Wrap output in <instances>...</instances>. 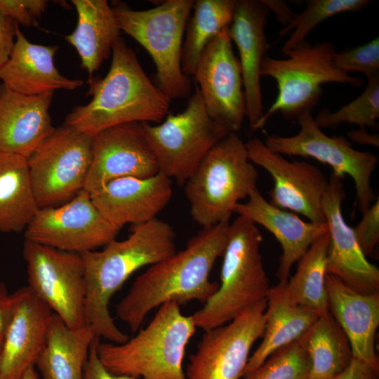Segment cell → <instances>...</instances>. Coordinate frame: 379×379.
<instances>
[{
  "label": "cell",
  "instance_id": "15",
  "mask_svg": "<svg viewBox=\"0 0 379 379\" xmlns=\"http://www.w3.org/2000/svg\"><path fill=\"white\" fill-rule=\"evenodd\" d=\"M228 27L204 50L194 70L196 84L208 115L228 132L237 133L246 117L241 70Z\"/></svg>",
  "mask_w": 379,
  "mask_h": 379
},
{
  "label": "cell",
  "instance_id": "36",
  "mask_svg": "<svg viewBox=\"0 0 379 379\" xmlns=\"http://www.w3.org/2000/svg\"><path fill=\"white\" fill-rule=\"evenodd\" d=\"M334 63L338 69L347 74L359 72L367 80L379 77V38L336 53Z\"/></svg>",
  "mask_w": 379,
  "mask_h": 379
},
{
  "label": "cell",
  "instance_id": "38",
  "mask_svg": "<svg viewBox=\"0 0 379 379\" xmlns=\"http://www.w3.org/2000/svg\"><path fill=\"white\" fill-rule=\"evenodd\" d=\"M363 214L359 222L352 227L356 239L366 256L370 255L379 240V199Z\"/></svg>",
  "mask_w": 379,
  "mask_h": 379
},
{
  "label": "cell",
  "instance_id": "29",
  "mask_svg": "<svg viewBox=\"0 0 379 379\" xmlns=\"http://www.w3.org/2000/svg\"><path fill=\"white\" fill-rule=\"evenodd\" d=\"M39 208L27 158L0 153V232L25 230Z\"/></svg>",
  "mask_w": 379,
  "mask_h": 379
},
{
  "label": "cell",
  "instance_id": "35",
  "mask_svg": "<svg viewBox=\"0 0 379 379\" xmlns=\"http://www.w3.org/2000/svg\"><path fill=\"white\" fill-rule=\"evenodd\" d=\"M310 361L297 340L272 354L244 379H308Z\"/></svg>",
  "mask_w": 379,
  "mask_h": 379
},
{
  "label": "cell",
  "instance_id": "44",
  "mask_svg": "<svg viewBox=\"0 0 379 379\" xmlns=\"http://www.w3.org/2000/svg\"><path fill=\"white\" fill-rule=\"evenodd\" d=\"M348 138L359 145H371L374 147L379 146L378 134H370L366 128L359 127L357 130H352L347 133Z\"/></svg>",
  "mask_w": 379,
  "mask_h": 379
},
{
  "label": "cell",
  "instance_id": "13",
  "mask_svg": "<svg viewBox=\"0 0 379 379\" xmlns=\"http://www.w3.org/2000/svg\"><path fill=\"white\" fill-rule=\"evenodd\" d=\"M119 230L83 190L62 205L39 208L25 230V240L81 254L105 246Z\"/></svg>",
  "mask_w": 379,
  "mask_h": 379
},
{
  "label": "cell",
  "instance_id": "45",
  "mask_svg": "<svg viewBox=\"0 0 379 379\" xmlns=\"http://www.w3.org/2000/svg\"><path fill=\"white\" fill-rule=\"evenodd\" d=\"M20 379H40V378L35 371L34 366H31L25 371Z\"/></svg>",
  "mask_w": 379,
  "mask_h": 379
},
{
  "label": "cell",
  "instance_id": "14",
  "mask_svg": "<svg viewBox=\"0 0 379 379\" xmlns=\"http://www.w3.org/2000/svg\"><path fill=\"white\" fill-rule=\"evenodd\" d=\"M266 300L244 310L230 322L204 331L190 357L186 379H240L255 341L262 336Z\"/></svg>",
  "mask_w": 379,
  "mask_h": 379
},
{
  "label": "cell",
  "instance_id": "48",
  "mask_svg": "<svg viewBox=\"0 0 379 379\" xmlns=\"http://www.w3.org/2000/svg\"><path fill=\"white\" fill-rule=\"evenodd\" d=\"M309 379V378H308Z\"/></svg>",
  "mask_w": 379,
  "mask_h": 379
},
{
  "label": "cell",
  "instance_id": "6",
  "mask_svg": "<svg viewBox=\"0 0 379 379\" xmlns=\"http://www.w3.org/2000/svg\"><path fill=\"white\" fill-rule=\"evenodd\" d=\"M258 178L246 143L229 133L184 185L192 219L202 227L230 222L236 205L257 189Z\"/></svg>",
  "mask_w": 379,
  "mask_h": 379
},
{
  "label": "cell",
  "instance_id": "10",
  "mask_svg": "<svg viewBox=\"0 0 379 379\" xmlns=\"http://www.w3.org/2000/svg\"><path fill=\"white\" fill-rule=\"evenodd\" d=\"M92 135L63 124L27 157L39 208L62 205L84 189L92 161Z\"/></svg>",
  "mask_w": 379,
  "mask_h": 379
},
{
  "label": "cell",
  "instance_id": "9",
  "mask_svg": "<svg viewBox=\"0 0 379 379\" xmlns=\"http://www.w3.org/2000/svg\"><path fill=\"white\" fill-rule=\"evenodd\" d=\"M159 173L184 185L208 152L230 132L208 115L197 84L181 113L159 125L141 123Z\"/></svg>",
  "mask_w": 379,
  "mask_h": 379
},
{
  "label": "cell",
  "instance_id": "41",
  "mask_svg": "<svg viewBox=\"0 0 379 379\" xmlns=\"http://www.w3.org/2000/svg\"><path fill=\"white\" fill-rule=\"evenodd\" d=\"M379 371L353 358L349 365L331 379H378Z\"/></svg>",
  "mask_w": 379,
  "mask_h": 379
},
{
  "label": "cell",
  "instance_id": "2",
  "mask_svg": "<svg viewBox=\"0 0 379 379\" xmlns=\"http://www.w3.org/2000/svg\"><path fill=\"white\" fill-rule=\"evenodd\" d=\"M175 238L173 228L157 218L135 225L124 240L115 239L101 251L81 254L85 267L86 323L96 337L116 344L128 340L111 316L110 300L135 272L175 253Z\"/></svg>",
  "mask_w": 379,
  "mask_h": 379
},
{
  "label": "cell",
  "instance_id": "47",
  "mask_svg": "<svg viewBox=\"0 0 379 379\" xmlns=\"http://www.w3.org/2000/svg\"><path fill=\"white\" fill-rule=\"evenodd\" d=\"M0 379H1V376H0Z\"/></svg>",
  "mask_w": 379,
  "mask_h": 379
},
{
  "label": "cell",
  "instance_id": "4",
  "mask_svg": "<svg viewBox=\"0 0 379 379\" xmlns=\"http://www.w3.org/2000/svg\"><path fill=\"white\" fill-rule=\"evenodd\" d=\"M192 315L167 301L144 328L121 344L97 343L102 365L112 374L142 379H186L182 363L186 347L196 332Z\"/></svg>",
  "mask_w": 379,
  "mask_h": 379
},
{
  "label": "cell",
  "instance_id": "43",
  "mask_svg": "<svg viewBox=\"0 0 379 379\" xmlns=\"http://www.w3.org/2000/svg\"><path fill=\"white\" fill-rule=\"evenodd\" d=\"M12 310V295L8 294L4 284L0 283V335L3 336L11 319Z\"/></svg>",
  "mask_w": 379,
  "mask_h": 379
},
{
  "label": "cell",
  "instance_id": "8",
  "mask_svg": "<svg viewBox=\"0 0 379 379\" xmlns=\"http://www.w3.org/2000/svg\"><path fill=\"white\" fill-rule=\"evenodd\" d=\"M194 4L193 0H167L144 11L133 10L119 1L111 4L120 30L133 38L152 58L157 86L171 100L192 94L191 79L182 71L181 52Z\"/></svg>",
  "mask_w": 379,
  "mask_h": 379
},
{
  "label": "cell",
  "instance_id": "25",
  "mask_svg": "<svg viewBox=\"0 0 379 379\" xmlns=\"http://www.w3.org/2000/svg\"><path fill=\"white\" fill-rule=\"evenodd\" d=\"M58 46L32 44L17 24L14 46L8 62L0 69V79L9 89L27 95L73 91L84 84L81 79L62 75L54 62Z\"/></svg>",
  "mask_w": 379,
  "mask_h": 379
},
{
  "label": "cell",
  "instance_id": "39",
  "mask_svg": "<svg viewBox=\"0 0 379 379\" xmlns=\"http://www.w3.org/2000/svg\"><path fill=\"white\" fill-rule=\"evenodd\" d=\"M99 338H95L89 350L84 369V379H136L126 375H117L110 373L100 361L96 346Z\"/></svg>",
  "mask_w": 379,
  "mask_h": 379
},
{
  "label": "cell",
  "instance_id": "31",
  "mask_svg": "<svg viewBox=\"0 0 379 379\" xmlns=\"http://www.w3.org/2000/svg\"><path fill=\"white\" fill-rule=\"evenodd\" d=\"M238 0H197L193 14L185 27L181 52V68L193 76L198 61L208 44L222 30L229 27Z\"/></svg>",
  "mask_w": 379,
  "mask_h": 379
},
{
  "label": "cell",
  "instance_id": "11",
  "mask_svg": "<svg viewBox=\"0 0 379 379\" xmlns=\"http://www.w3.org/2000/svg\"><path fill=\"white\" fill-rule=\"evenodd\" d=\"M299 132L292 136L268 135L264 143L274 152L282 155L312 157L330 166L333 173L349 175L354 182L357 206L366 212L376 200L371 177L378 157L373 153L359 151L343 136H328L316 124L312 112L297 118Z\"/></svg>",
  "mask_w": 379,
  "mask_h": 379
},
{
  "label": "cell",
  "instance_id": "30",
  "mask_svg": "<svg viewBox=\"0 0 379 379\" xmlns=\"http://www.w3.org/2000/svg\"><path fill=\"white\" fill-rule=\"evenodd\" d=\"M298 341L310 361L309 379H331L353 359L345 334L329 312L319 316Z\"/></svg>",
  "mask_w": 379,
  "mask_h": 379
},
{
  "label": "cell",
  "instance_id": "42",
  "mask_svg": "<svg viewBox=\"0 0 379 379\" xmlns=\"http://www.w3.org/2000/svg\"><path fill=\"white\" fill-rule=\"evenodd\" d=\"M270 11H272L277 19L284 25H288L294 19L295 14L287 3L280 0L260 1Z\"/></svg>",
  "mask_w": 379,
  "mask_h": 379
},
{
  "label": "cell",
  "instance_id": "18",
  "mask_svg": "<svg viewBox=\"0 0 379 379\" xmlns=\"http://www.w3.org/2000/svg\"><path fill=\"white\" fill-rule=\"evenodd\" d=\"M342 179L331 174L322 201L328 233L326 272L356 291L379 293V270L367 260L343 215L345 192Z\"/></svg>",
  "mask_w": 379,
  "mask_h": 379
},
{
  "label": "cell",
  "instance_id": "28",
  "mask_svg": "<svg viewBox=\"0 0 379 379\" xmlns=\"http://www.w3.org/2000/svg\"><path fill=\"white\" fill-rule=\"evenodd\" d=\"M95 338L88 324L70 328L53 313L35 363L43 379H84V366Z\"/></svg>",
  "mask_w": 379,
  "mask_h": 379
},
{
  "label": "cell",
  "instance_id": "32",
  "mask_svg": "<svg viewBox=\"0 0 379 379\" xmlns=\"http://www.w3.org/2000/svg\"><path fill=\"white\" fill-rule=\"evenodd\" d=\"M328 233L317 239L298 260L294 274L285 282V291L293 303L319 316L328 312L326 289Z\"/></svg>",
  "mask_w": 379,
  "mask_h": 379
},
{
  "label": "cell",
  "instance_id": "19",
  "mask_svg": "<svg viewBox=\"0 0 379 379\" xmlns=\"http://www.w3.org/2000/svg\"><path fill=\"white\" fill-rule=\"evenodd\" d=\"M11 295L12 314L0 352L1 379H20L28 368L34 366L53 316L28 286Z\"/></svg>",
  "mask_w": 379,
  "mask_h": 379
},
{
  "label": "cell",
  "instance_id": "26",
  "mask_svg": "<svg viewBox=\"0 0 379 379\" xmlns=\"http://www.w3.org/2000/svg\"><path fill=\"white\" fill-rule=\"evenodd\" d=\"M71 2L78 20L74 30L65 39L77 51L81 67L87 72L89 80L112 54L114 44L121 37V30L107 0Z\"/></svg>",
  "mask_w": 379,
  "mask_h": 379
},
{
  "label": "cell",
  "instance_id": "12",
  "mask_svg": "<svg viewBox=\"0 0 379 379\" xmlns=\"http://www.w3.org/2000/svg\"><path fill=\"white\" fill-rule=\"evenodd\" d=\"M28 286L70 328L86 323L85 267L81 254L25 240Z\"/></svg>",
  "mask_w": 379,
  "mask_h": 379
},
{
  "label": "cell",
  "instance_id": "24",
  "mask_svg": "<svg viewBox=\"0 0 379 379\" xmlns=\"http://www.w3.org/2000/svg\"><path fill=\"white\" fill-rule=\"evenodd\" d=\"M53 93L27 95L0 85V153L27 158L54 130Z\"/></svg>",
  "mask_w": 379,
  "mask_h": 379
},
{
  "label": "cell",
  "instance_id": "17",
  "mask_svg": "<svg viewBox=\"0 0 379 379\" xmlns=\"http://www.w3.org/2000/svg\"><path fill=\"white\" fill-rule=\"evenodd\" d=\"M158 173L141 123L120 124L93 136L91 165L84 190L91 193L115 179L149 178Z\"/></svg>",
  "mask_w": 379,
  "mask_h": 379
},
{
  "label": "cell",
  "instance_id": "27",
  "mask_svg": "<svg viewBox=\"0 0 379 379\" xmlns=\"http://www.w3.org/2000/svg\"><path fill=\"white\" fill-rule=\"evenodd\" d=\"M266 302L262 340L249 357L243 376L274 352L298 340L319 317L314 311L292 302L286 295L285 282L271 286Z\"/></svg>",
  "mask_w": 379,
  "mask_h": 379
},
{
  "label": "cell",
  "instance_id": "34",
  "mask_svg": "<svg viewBox=\"0 0 379 379\" xmlns=\"http://www.w3.org/2000/svg\"><path fill=\"white\" fill-rule=\"evenodd\" d=\"M367 81L361 94L337 111L331 112L328 109L320 111L314 118L316 124L321 129L334 128L343 123L378 128L379 77Z\"/></svg>",
  "mask_w": 379,
  "mask_h": 379
},
{
  "label": "cell",
  "instance_id": "22",
  "mask_svg": "<svg viewBox=\"0 0 379 379\" xmlns=\"http://www.w3.org/2000/svg\"><path fill=\"white\" fill-rule=\"evenodd\" d=\"M234 213L262 225L279 243L282 253L276 273L279 282L288 281L293 265L313 242L328 232L326 222L304 221L295 213L271 204L258 188L251 192L246 202L236 205Z\"/></svg>",
  "mask_w": 379,
  "mask_h": 379
},
{
  "label": "cell",
  "instance_id": "23",
  "mask_svg": "<svg viewBox=\"0 0 379 379\" xmlns=\"http://www.w3.org/2000/svg\"><path fill=\"white\" fill-rule=\"evenodd\" d=\"M326 289L328 312L345 334L353 358L379 371L375 347L379 293H359L328 274Z\"/></svg>",
  "mask_w": 379,
  "mask_h": 379
},
{
  "label": "cell",
  "instance_id": "33",
  "mask_svg": "<svg viewBox=\"0 0 379 379\" xmlns=\"http://www.w3.org/2000/svg\"><path fill=\"white\" fill-rule=\"evenodd\" d=\"M368 0H309L306 8L278 33L280 36L291 34L284 43L281 53L306 40L307 36L326 19L345 12H357L366 8Z\"/></svg>",
  "mask_w": 379,
  "mask_h": 379
},
{
  "label": "cell",
  "instance_id": "5",
  "mask_svg": "<svg viewBox=\"0 0 379 379\" xmlns=\"http://www.w3.org/2000/svg\"><path fill=\"white\" fill-rule=\"evenodd\" d=\"M257 225L239 215L230 222L222 254L220 284L216 292L192 315L204 331L224 325L248 307L266 300L271 288L260 246Z\"/></svg>",
  "mask_w": 379,
  "mask_h": 379
},
{
  "label": "cell",
  "instance_id": "16",
  "mask_svg": "<svg viewBox=\"0 0 379 379\" xmlns=\"http://www.w3.org/2000/svg\"><path fill=\"white\" fill-rule=\"evenodd\" d=\"M245 143L251 161L272 178L273 187L268 192L271 204L313 222H326L322 201L329 181L319 168L303 161L287 160L268 149L258 137Z\"/></svg>",
  "mask_w": 379,
  "mask_h": 379
},
{
  "label": "cell",
  "instance_id": "1",
  "mask_svg": "<svg viewBox=\"0 0 379 379\" xmlns=\"http://www.w3.org/2000/svg\"><path fill=\"white\" fill-rule=\"evenodd\" d=\"M229 224L202 227L184 249L149 265L117 304L118 318L135 333L149 312L167 301L206 302L218 288L209 277L224 253Z\"/></svg>",
  "mask_w": 379,
  "mask_h": 379
},
{
  "label": "cell",
  "instance_id": "21",
  "mask_svg": "<svg viewBox=\"0 0 379 379\" xmlns=\"http://www.w3.org/2000/svg\"><path fill=\"white\" fill-rule=\"evenodd\" d=\"M269 9L260 1L240 0L228 27L237 46L246 102V117L251 128L263 114L260 68L270 46L265 34Z\"/></svg>",
  "mask_w": 379,
  "mask_h": 379
},
{
  "label": "cell",
  "instance_id": "20",
  "mask_svg": "<svg viewBox=\"0 0 379 379\" xmlns=\"http://www.w3.org/2000/svg\"><path fill=\"white\" fill-rule=\"evenodd\" d=\"M89 194L105 218L120 230L157 218L172 197V180L160 173L149 178L124 177Z\"/></svg>",
  "mask_w": 379,
  "mask_h": 379
},
{
  "label": "cell",
  "instance_id": "3",
  "mask_svg": "<svg viewBox=\"0 0 379 379\" xmlns=\"http://www.w3.org/2000/svg\"><path fill=\"white\" fill-rule=\"evenodd\" d=\"M112 55L105 77L87 81L91 101L75 107L64 124L93 136L120 124L159 123L168 114L171 100L149 79L123 38L116 41Z\"/></svg>",
  "mask_w": 379,
  "mask_h": 379
},
{
  "label": "cell",
  "instance_id": "40",
  "mask_svg": "<svg viewBox=\"0 0 379 379\" xmlns=\"http://www.w3.org/2000/svg\"><path fill=\"white\" fill-rule=\"evenodd\" d=\"M17 24L0 13V69L8 62L12 53Z\"/></svg>",
  "mask_w": 379,
  "mask_h": 379
},
{
  "label": "cell",
  "instance_id": "7",
  "mask_svg": "<svg viewBox=\"0 0 379 379\" xmlns=\"http://www.w3.org/2000/svg\"><path fill=\"white\" fill-rule=\"evenodd\" d=\"M337 51L332 42L311 44L307 39L282 53L286 59L265 56L260 76L270 77L277 84V98L251 128L258 130L275 114L287 119H297L305 112H312L323 93L321 86L340 83L358 87L361 77H352L338 69L334 63Z\"/></svg>",
  "mask_w": 379,
  "mask_h": 379
},
{
  "label": "cell",
  "instance_id": "37",
  "mask_svg": "<svg viewBox=\"0 0 379 379\" xmlns=\"http://www.w3.org/2000/svg\"><path fill=\"white\" fill-rule=\"evenodd\" d=\"M47 5L46 0H0V13L18 25L36 27Z\"/></svg>",
  "mask_w": 379,
  "mask_h": 379
},
{
  "label": "cell",
  "instance_id": "46",
  "mask_svg": "<svg viewBox=\"0 0 379 379\" xmlns=\"http://www.w3.org/2000/svg\"><path fill=\"white\" fill-rule=\"evenodd\" d=\"M3 338H4V336L0 335V352L1 350L2 345H3Z\"/></svg>",
  "mask_w": 379,
  "mask_h": 379
}]
</instances>
